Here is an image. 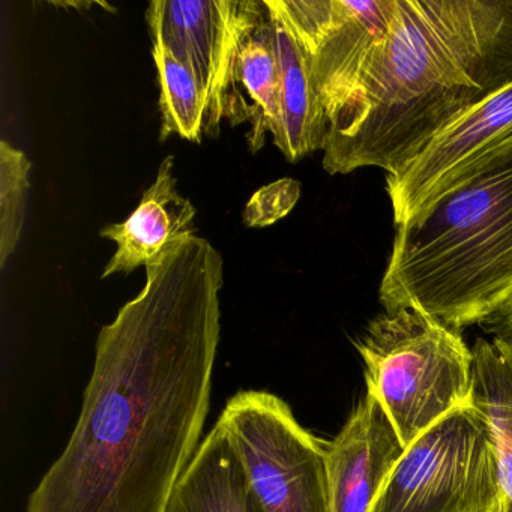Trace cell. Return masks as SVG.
I'll use <instances>...</instances> for the list:
<instances>
[{
  "mask_svg": "<svg viewBox=\"0 0 512 512\" xmlns=\"http://www.w3.org/2000/svg\"><path fill=\"white\" fill-rule=\"evenodd\" d=\"M103 326L67 448L26 512H166L202 439L220 343V253L197 235L145 265Z\"/></svg>",
  "mask_w": 512,
  "mask_h": 512,
  "instance_id": "obj_1",
  "label": "cell"
},
{
  "mask_svg": "<svg viewBox=\"0 0 512 512\" xmlns=\"http://www.w3.org/2000/svg\"><path fill=\"white\" fill-rule=\"evenodd\" d=\"M325 451L329 512H371L404 446L379 401L367 392L340 433L325 442Z\"/></svg>",
  "mask_w": 512,
  "mask_h": 512,
  "instance_id": "obj_10",
  "label": "cell"
},
{
  "mask_svg": "<svg viewBox=\"0 0 512 512\" xmlns=\"http://www.w3.org/2000/svg\"><path fill=\"white\" fill-rule=\"evenodd\" d=\"M271 16L281 76V139L277 143L289 163L322 151L328 125L311 85L304 49L296 37L283 0H265Z\"/></svg>",
  "mask_w": 512,
  "mask_h": 512,
  "instance_id": "obj_13",
  "label": "cell"
},
{
  "mask_svg": "<svg viewBox=\"0 0 512 512\" xmlns=\"http://www.w3.org/2000/svg\"><path fill=\"white\" fill-rule=\"evenodd\" d=\"M248 0H154L151 40L164 44L196 77L206 100V136L220 133Z\"/></svg>",
  "mask_w": 512,
  "mask_h": 512,
  "instance_id": "obj_8",
  "label": "cell"
},
{
  "mask_svg": "<svg viewBox=\"0 0 512 512\" xmlns=\"http://www.w3.org/2000/svg\"><path fill=\"white\" fill-rule=\"evenodd\" d=\"M172 155L161 163L154 184L143 193L136 211L127 221L109 224L101 230L103 238L118 245L116 253L104 268L103 277L128 275L145 266L167 245L178 239L196 235V208L181 196L173 175Z\"/></svg>",
  "mask_w": 512,
  "mask_h": 512,
  "instance_id": "obj_12",
  "label": "cell"
},
{
  "mask_svg": "<svg viewBox=\"0 0 512 512\" xmlns=\"http://www.w3.org/2000/svg\"><path fill=\"white\" fill-rule=\"evenodd\" d=\"M472 353V403L487 418L496 451L497 512H512V338H479Z\"/></svg>",
  "mask_w": 512,
  "mask_h": 512,
  "instance_id": "obj_15",
  "label": "cell"
},
{
  "mask_svg": "<svg viewBox=\"0 0 512 512\" xmlns=\"http://www.w3.org/2000/svg\"><path fill=\"white\" fill-rule=\"evenodd\" d=\"M506 311H509V320H511V325H512V304L509 305V308Z\"/></svg>",
  "mask_w": 512,
  "mask_h": 512,
  "instance_id": "obj_19",
  "label": "cell"
},
{
  "mask_svg": "<svg viewBox=\"0 0 512 512\" xmlns=\"http://www.w3.org/2000/svg\"><path fill=\"white\" fill-rule=\"evenodd\" d=\"M224 118L232 125H251L247 137L251 152L262 149L268 133L274 137L275 145L280 142V65L265 0H248Z\"/></svg>",
  "mask_w": 512,
  "mask_h": 512,
  "instance_id": "obj_11",
  "label": "cell"
},
{
  "mask_svg": "<svg viewBox=\"0 0 512 512\" xmlns=\"http://www.w3.org/2000/svg\"><path fill=\"white\" fill-rule=\"evenodd\" d=\"M160 83L161 140L179 136L200 143L206 130V100L194 74L164 44L152 41Z\"/></svg>",
  "mask_w": 512,
  "mask_h": 512,
  "instance_id": "obj_16",
  "label": "cell"
},
{
  "mask_svg": "<svg viewBox=\"0 0 512 512\" xmlns=\"http://www.w3.org/2000/svg\"><path fill=\"white\" fill-rule=\"evenodd\" d=\"M365 383L404 449L443 418L472 404L473 353L460 331L416 310L371 320L356 343Z\"/></svg>",
  "mask_w": 512,
  "mask_h": 512,
  "instance_id": "obj_4",
  "label": "cell"
},
{
  "mask_svg": "<svg viewBox=\"0 0 512 512\" xmlns=\"http://www.w3.org/2000/svg\"><path fill=\"white\" fill-rule=\"evenodd\" d=\"M166 512H263L220 424L200 443Z\"/></svg>",
  "mask_w": 512,
  "mask_h": 512,
  "instance_id": "obj_14",
  "label": "cell"
},
{
  "mask_svg": "<svg viewBox=\"0 0 512 512\" xmlns=\"http://www.w3.org/2000/svg\"><path fill=\"white\" fill-rule=\"evenodd\" d=\"M301 199V184L296 179L283 178L260 188L253 194L244 211L248 227H268L283 220Z\"/></svg>",
  "mask_w": 512,
  "mask_h": 512,
  "instance_id": "obj_18",
  "label": "cell"
},
{
  "mask_svg": "<svg viewBox=\"0 0 512 512\" xmlns=\"http://www.w3.org/2000/svg\"><path fill=\"white\" fill-rule=\"evenodd\" d=\"M283 5L329 125L388 35L395 0H283Z\"/></svg>",
  "mask_w": 512,
  "mask_h": 512,
  "instance_id": "obj_7",
  "label": "cell"
},
{
  "mask_svg": "<svg viewBox=\"0 0 512 512\" xmlns=\"http://www.w3.org/2000/svg\"><path fill=\"white\" fill-rule=\"evenodd\" d=\"M499 503L493 433L472 403L404 449L371 512H497Z\"/></svg>",
  "mask_w": 512,
  "mask_h": 512,
  "instance_id": "obj_5",
  "label": "cell"
},
{
  "mask_svg": "<svg viewBox=\"0 0 512 512\" xmlns=\"http://www.w3.org/2000/svg\"><path fill=\"white\" fill-rule=\"evenodd\" d=\"M386 313L416 310L457 329L512 304V139L395 226L379 290Z\"/></svg>",
  "mask_w": 512,
  "mask_h": 512,
  "instance_id": "obj_3",
  "label": "cell"
},
{
  "mask_svg": "<svg viewBox=\"0 0 512 512\" xmlns=\"http://www.w3.org/2000/svg\"><path fill=\"white\" fill-rule=\"evenodd\" d=\"M31 161L8 142L0 143V268L22 238Z\"/></svg>",
  "mask_w": 512,
  "mask_h": 512,
  "instance_id": "obj_17",
  "label": "cell"
},
{
  "mask_svg": "<svg viewBox=\"0 0 512 512\" xmlns=\"http://www.w3.org/2000/svg\"><path fill=\"white\" fill-rule=\"evenodd\" d=\"M512 139V83L440 131L406 167L386 175L395 226L479 158Z\"/></svg>",
  "mask_w": 512,
  "mask_h": 512,
  "instance_id": "obj_9",
  "label": "cell"
},
{
  "mask_svg": "<svg viewBox=\"0 0 512 512\" xmlns=\"http://www.w3.org/2000/svg\"><path fill=\"white\" fill-rule=\"evenodd\" d=\"M509 83L512 0H395L388 35L329 122L323 169L395 175Z\"/></svg>",
  "mask_w": 512,
  "mask_h": 512,
  "instance_id": "obj_2",
  "label": "cell"
},
{
  "mask_svg": "<svg viewBox=\"0 0 512 512\" xmlns=\"http://www.w3.org/2000/svg\"><path fill=\"white\" fill-rule=\"evenodd\" d=\"M217 424L263 512H329L325 440L305 430L283 398L238 392Z\"/></svg>",
  "mask_w": 512,
  "mask_h": 512,
  "instance_id": "obj_6",
  "label": "cell"
}]
</instances>
